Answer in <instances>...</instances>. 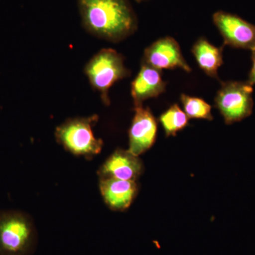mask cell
<instances>
[{
  "instance_id": "cell-8",
  "label": "cell",
  "mask_w": 255,
  "mask_h": 255,
  "mask_svg": "<svg viewBox=\"0 0 255 255\" xmlns=\"http://www.w3.org/2000/svg\"><path fill=\"white\" fill-rule=\"evenodd\" d=\"M135 114L128 131L129 152L138 156L154 145L157 137V123L149 108L134 107Z\"/></svg>"
},
{
  "instance_id": "cell-11",
  "label": "cell",
  "mask_w": 255,
  "mask_h": 255,
  "mask_svg": "<svg viewBox=\"0 0 255 255\" xmlns=\"http://www.w3.org/2000/svg\"><path fill=\"white\" fill-rule=\"evenodd\" d=\"M166 82L161 71L142 64L140 71L131 83L130 93L135 107L142 106L145 100L156 98L165 91Z\"/></svg>"
},
{
  "instance_id": "cell-16",
  "label": "cell",
  "mask_w": 255,
  "mask_h": 255,
  "mask_svg": "<svg viewBox=\"0 0 255 255\" xmlns=\"http://www.w3.org/2000/svg\"><path fill=\"white\" fill-rule=\"evenodd\" d=\"M135 1H138V2H140V1H146V0H135Z\"/></svg>"
},
{
  "instance_id": "cell-4",
  "label": "cell",
  "mask_w": 255,
  "mask_h": 255,
  "mask_svg": "<svg viewBox=\"0 0 255 255\" xmlns=\"http://www.w3.org/2000/svg\"><path fill=\"white\" fill-rule=\"evenodd\" d=\"M85 73L92 88L100 92L102 102L107 106L110 105L111 87L130 75L123 55L112 48H104L94 55L85 65Z\"/></svg>"
},
{
  "instance_id": "cell-15",
  "label": "cell",
  "mask_w": 255,
  "mask_h": 255,
  "mask_svg": "<svg viewBox=\"0 0 255 255\" xmlns=\"http://www.w3.org/2000/svg\"><path fill=\"white\" fill-rule=\"evenodd\" d=\"M252 59H253V67L251 74H250L249 80L248 83L253 86L255 84V50H253V55H252Z\"/></svg>"
},
{
  "instance_id": "cell-2",
  "label": "cell",
  "mask_w": 255,
  "mask_h": 255,
  "mask_svg": "<svg viewBox=\"0 0 255 255\" xmlns=\"http://www.w3.org/2000/svg\"><path fill=\"white\" fill-rule=\"evenodd\" d=\"M37 245L38 233L29 215L0 211V255H33Z\"/></svg>"
},
{
  "instance_id": "cell-14",
  "label": "cell",
  "mask_w": 255,
  "mask_h": 255,
  "mask_svg": "<svg viewBox=\"0 0 255 255\" xmlns=\"http://www.w3.org/2000/svg\"><path fill=\"white\" fill-rule=\"evenodd\" d=\"M180 100L184 112L189 119H205L208 121L214 119L211 114V106L202 99L182 94Z\"/></svg>"
},
{
  "instance_id": "cell-6",
  "label": "cell",
  "mask_w": 255,
  "mask_h": 255,
  "mask_svg": "<svg viewBox=\"0 0 255 255\" xmlns=\"http://www.w3.org/2000/svg\"><path fill=\"white\" fill-rule=\"evenodd\" d=\"M142 64L161 71L180 68L190 73L191 67L184 59L179 43L172 37L167 36L154 42L144 52Z\"/></svg>"
},
{
  "instance_id": "cell-9",
  "label": "cell",
  "mask_w": 255,
  "mask_h": 255,
  "mask_svg": "<svg viewBox=\"0 0 255 255\" xmlns=\"http://www.w3.org/2000/svg\"><path fill=\"white\" fill-rule=\"evenodd\" d=\"M143 170V164L138 156L132 155L128 150L117 149L101 166L97 173L100 178L136 182Z\"/></svg>"
},
{
  "instance_id": "cell-1",
  "label": "cell",
  "mask_w": 255,
  "mask_h": 255,
  "mask_svg": "<svg viewBox=\"0 0 255 255\" xmlns=\"http://www.w3.org/2000/svg\"><path fill=\"white\" fill-rule=\"evenodd\" d=\"M84 28L112 42L130 36L137 27L136 16L128 0H78Z\"/></svg>"
},
{
  "instance_id": "cell-7",
  "label": "cell",
  "mask_w": 255,
  "mask_h": 255,
  "mask_svg": "<svg viewBox=\"0 0 255 255\" xmlns=\"http://www.w3.org/2000/svg\"><path fill=\"white\" fill-rule=\"evenodd\" d=\"M213 21L224 39L225 44L255 50V26L234 14L216 11Z\"/></svg>"
},
{
  "instance_id": "cell-10",
  "label": "cell",
  "mask_w": 255,
  "mask_h": 255,
  "mask_svg": "<svg viewBox=\"0 0 255 255\" xmlns=\"http://www.w3.org/2000/svg\"><path fill=\"white\" fill-rule=\"evenodd\" d=\"M100 189L104 201L111 209L123 211L131 205L138 187L134 181L100 178Z\"/></svg>"
},
{
  "instance_id": "cell-13",
  "label": "cell",
  "mask_w": 255,
  "mask_h": 255,
  "mask_svg": "<svg viewBox=\"0 0 255 255\" xmlns=\"http://www.w3.org/2000/svg\"><path fill=\"white\" fill-rule=\"evenodd\" d=\"M189 120L187 114L177 104L171 106L159 118L167 137L175 136L178 132L189 125Z\"/></svg>"
},
{
  "instance_id": "cell-5",
  "label": "cell",
  "mask_w": 255,
  "mask_h": 255,
  "mask_svg": "<svg viewBox=\"0 0 255 255\" xmlns=\"http://www.w3.org/2000/svg\"><path fill=\"white\" fill-rule=\"evenodd\" d=\"M253 87L248 83L229 82L223 84L216 94L215 107L226 124L241 122L253 112Z\"/></svg>"
},
{
  "instance_id": "cell-3",
  "label": "cell",
  "mask_w": 255,
  "mask_h": 255,
  "mask_svg": "<svg viewBox=\"0 0 255 255\" xmlns=\"http://www.w3.org/2000/svg\"><path fill=\"white\" fill-rule=\"evenodd\" d=\"M98 116L69 119L56 128L57 141L73 155L91 159L98 155L103 147V140L97 138L92 128L98 122Z\"/></svg>"
},
{
  "instance_id": "cell-12",
  "label": "cell",
  "mask_w": 255,
  "mask_h": 255,
  "mask_svg": "<svg viewBox=\"0 0 255 255\" xmlns=\"http://www.w3.org/2000/svg\"><path fill=\"white\" fill-rule=\"evenodd\" d=\"M191 51L199 68L206 75L219 80L218 70L223 63V48H218L206 38H200L194 43Z\"/></svg>"
}]
</instances>
